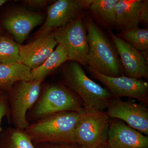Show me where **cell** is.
Wrapping results in <instances>:
<instances>
[{
    "label": "cell",
    "mask_w": 148,
    "mask_h": 148,
    "mask_svg": "<svg viewBox=\"0 0 148 148\" xmlns=\"http://www.w3.org/2000/svg\"><path fill=\"white\" fill-rule=\"evenodd\" d=\"M51 1L47 0H27L23 1L26 5L37 8H42L47 6Z\"/></svg>",
    "instance_id": "obj_24"
},
{
    "label": "cell",
    "mask_w": 148,
    "mask_h": 148,
    "mask_svg": "<svg viewBox=\"0 0 148 148\" xmlns=\"http://www.w3.org/2000/svg\"><path fill=\"white\" fill-rule=\"evenodd\" d=\"M66 61H69L66 49L62 46L58 45L55 50L41 65L31 70L29 81H43L46 77L56 71Z\"/></svg>",
    "instance_id": "obj_17"
},
{
    "label": "cell",
    "mask_w": 148,
    "mask_h": 148,
    "mask_svg": "<svg viewBox=\"0 0 148 148\" xmlns=\"http://www.w3.org/2000/svg\"><path fill=\"white\" fill-rule=\"evenodd\" d=\"M88 52V67L105 75H124V70L113 43L89 15H84Z\"/></svg>",
    "instance_id": "obj_1"
},
{
    "label": "cell",
    "mask_w": 148,
    "mask_h": 148,
    "mask_svg": "<svg viewBox=\"0 0 148 148\" xmlns=\"http://www.w3.org/2000/svg\"><path fill=\"white\" fill-rule=\"evenodd\" d=\"M4 92H4V91L0 90V94H2V93H4Z\"/></svg>",
    "instance_id": "obj_28"
},
{
    "label": "cell",
    "mask_w": 148,
    "mask_h": 148,
    "mask_svg": "<svg viewBox=\"0 0 148 148\" xmlns=\"http://www.w3.org/2000/svg\"><path fill=\"white\" fill-rule=\"evenodd\" d=\"M53 32L35 39L26 45H19V62L33 70L41 65L57 45Z\"/></svg>",
    "instance_id": "obj_14"
},
{
    "label": "cell",
    "mask_w": 148,
    "mask_h": 148,
    "mask_svg": "<svg viewBox=\"0 0 148 148\" xmlns=\"http://www.w3.org/2000/svg\"><path fill=\"white\" fill-rule=\"evenodd\" d=\"M119 0H92L88 8L100 23L107 27L114 25L115 7Z\"/></svg>",
    "instance_id": "obj_19"
},
{
    "label": "cell",
    "mask_w": 148,
    "mask_h": 148,
    "mask_svg": "<svg viewBox=\"0 0 148 148\" xmlns=\"http://www.w3.org/2000/svg\"><path fill=\"white\" fill-rule=\"evenodd\" d=\"M19 45L9 37L0 36V63L19 62Z\"/></svg>",
    "instance_id": "obj_21"
},
{
    "label": "cell",
    "mask_w": 148,
    "mask_h": 148,
    "mask_svg": "<svg viewBox=\"0 0 148 148\" xmlns=\"http://www.w3.org/2000/svg\"><path fill=\"white\" fill-rule=\"evenodd\" d=\"M6 2H7V1L6 0H0V7L1 6L4 4ZM2 32V29L1 26H0V34Z\"/></svg>",
    "instance_id": "obj_26"
},
{
    "label": "cell",
    "mask_w": 148,
    "mask_h": 148,
    "mask_svg": "<svg viewBox=\"0 0 148 148\" xmlns=\"http://www.w3.org/2000/svg\"><path fill=\"white\" fill-rule=\"evenodd\" d=\"M144 1L119 0L115 7L114 25L124 31L138 27Z\"/></svg>",
    "instance_id": "obj_15"
},
{
    "label": "cell",
    "mask_w": 148,
    "mask_h": 148,
    "mask_svg": "<svg viewBox=\"0 0 148 148\" xmlns=\"http://www.w3.org/2000/svg\"><path fill=\"white\" fill-rule=\"evenodd\" d=\"M92 0H58L48 7L45 23L35 39L64 27L88 8Z\"/></svg>",
    "instance_id": "obj_8"
},
{
    "label": "cell",
    "mask_w": 148,
    "mask_h": 148,
    "mask_svg": "<svg viewBox=\"0 0 148 148\" xmlns=\"http://www.w3.org/2000/svg\"><path fill=\"white\" fill-rule=\"evenodd\" d=\"M94 148H108V146L107 145V144H105L104 145H102L98 146V147Z\"/></svg>",
    "instance_id": "obj_27"
},
{
    "label": "cell",
    "mask_w": 148,
    "mask_h": 148,
    "mask_svg": "<svg viewBox=\"0 0 148 148\" xmlns=\"http://www.w3.org/2000/svg\"><path fill=\"white\" fill-rule=\"evenodd\" d=\"M140 22L147 24L148 23V1H144L143 9L141 12Z\"/></svg>",
    "instance_id": "obj_25"
},
{
    "label": "cell",
    "mask_w": 148,
    "mask_h": 148,
    "mask_svg": "<svg viewBox=\"0 0 148 148\" xmlns=\"http://www.w3.org/2000/svg\"><path fill=\"white\" fill-rule=\"evenodd\" d=\"M88 71L110 92L114 98L127 97L148 103V84L142 79L123 75L112 77L105 75L87 67Z\"/></svg>",
    "instance_id": "obj_9"
},
{
    "label": "cell",
    "mask_w": 148,
    "mask_h": 148,
    "mask_svg": "<svg viewBox=\"0 0 148 148\" xmlns=\"http://www.w3.org/2000/svg\"><path fill=\"white\" fill-rule=\"evenodd\" d=\"M65 86L81 100L87 112L104 111L113 98L106 88L87 77L81 66L70 61L64 70Z\"/></svg>",
    "instance_id": "obj_3"
},
{
    "label": "cell",
    "mask_w": 148,
    "mask_h": 148,
    "mask_svg": "<svg viewBox=\"0 0 148 148\" xmlns=\"http://www.w3.org/2000/svg\"><path fill=\"white\" fill-rule=\"evenodd\" d=\"M44 18L43 14L18 9L6 16L3 26L13 36L16 42L21 45L32 30L42 23Z\"/></svg>",
    "instance_id": "obj_13"
},
{
    "label": "cell",
    "mask_w": 148,
    "mask_h": 148,
    "mask_svg": "<svg viewBox=\"0 0 148 148\" xmlns=\"http://www.w3.org/2000/svg\"><path fill=\"white\" fill-rule=\"evenodd\" d=\"M36 148H88L77 143H40L34 144Z\"/></svg>",
    "instance_id": "obj_23"
},
{
    "label": "cell",
    "mask_w": 148,
    "mask_h": 148,
    "mask_svg": "<svg viewBox=\"0 0 148 148\" xmlns=\"http://www.w3.org/2000/svg\"><path fill=\"white\" fill-rule=\"evenodd\" d=\"M117 36L141 52L148 50V29L132 28L121 31Z\"/></svg>",
    "instance_id": "obj_20"
},
{
    "label": "cell",
    "mask_w": 148,
    "mask_h": 148,
    "mask_svg": "<svg viewBox=\"0 0 148 148\" xmlns=\"http://www.w3.org/2000/svg\"><path fill=\"white\" fill-rule=\"evenodd\" d=\"M126 76L137 79L148 77V62L141 51L109 30Z\"/></svg>",
    "instance_id": "obj_11"
},
{
    "label": "cell",
    "mask_w": 148,
    "mask_h": 148,
    "mask_svg": "<svg viewBox=\"0 0 148 148\" xmlns=\"http://www.w3.org/2000/svg\"><path fill=\"white\" fill-rule=\"evenodd\" d=\"M4 117H6L9 121L10 108L7 92L0 94V134L3 130L1 122Z\"/></svg>",
    "instance_id": "obj_22"
},
{
    "label": "cell",
    "mask_w": 148,
    "mask_h": 148,
    "mask_svg": "<svg viewBox=\"0 0 148 148\" xmlns=\"http://www.w3.org/2000/svg\"><path fill=\"white\" fill-rule=\"evenodd\" d=\"M84 15L82 13L66 26L53 32L57 44L66 49L69 61L87 66L88 45Z\"/></svg>",
    "instance_id": "obj_6"
},
{
    "label": "cell",
    "mask_w": 148,
    "mask_h": 148,
    "mask_svg": "<svg viewBox=\"0 0 148 148\" xmlns=\"http://www.w3.org/2000/svg\"><path fill=\"white\" fill-rule=\"evenodd\" d=\"M86 111H67L53 114L31 123L24 130L34 144L76 143L75 127Z\"/></svg>",
    "instance_id": "obj_2"
},
{
    "label": "cell",
    "mask_w": 148,
    "mask_h": 148,
    "mask_svg": "<svg viewBox=\"0 0 148 148\" xmlns=\"http://www.w3.org/2000/svg\"><path fill=\"white\" fill-rule=\"evenodd\" d=\"M31 70L20 62L0 63V90L8 92L16 82L29 81Z\"/></svg>",
    "instance_id": "obj_16"
},
{
    "label": "cell",
    "mask_w": 148,
    "mask_h": 148,
    "mask_svg": "<svg viewBox=\"0 0 148 148\" xmlns=\"http://www.w3.org/2000/svg\"><path fill=\"white\" fill-rule=\"evenodd\" d=\"M108 148H148V138L120 120H110Z\"/></svg>",
    "instance_id": "obj_12"
},
{
    "label": "cell",
    "mask_w": 148,
    "mask_h": 148,
    "mask_svg": "<svg viewBox=\"0 0 148 148\" xmlns=\"http://www.w3.org/2000/svg\"><path fill=\"white\" fill-rule=\"evenodd\" d=\"M85 110L81 100L66 86L48 85L42 88L38 98L27 113V119L31 124L58 113Z\"/></svg>",
    "instance_id": "obj_4"
},
{
    "label": "cell",
    "mask_w": 148,
    "mask_h": 148,
    "mask_svg": "<svg viewBox=\"0 0 148 148\" xmlns=\"http://www.w3.org/2000/svg\"><path fill=\"white\" fill-rule=\"evenodd\" d=\"M0 148H36L24 130L9 127L0 134Z\"/></svg>",
    "instance_id": "obj_18"
},
{
    "label": "cell",
    "mask_w": 148,
    "mask_h": 148,
    "mask_svg": "<svg viewBox=\"0 0 148 148\" xmlns=\"http://www.w3.org/2000/svg\"><path fill=\"white\" fill-rule=\"evenodd\" d=\"M106 109L110 119L124 121L130 127L148 135V109L146 106L132 101H124L113 97Z\"/></svg>",
    "instance_id": "obj_10"
},
{
    "label": "cell",
    "mask_w": 148,
    "mask_h": 148,
    "mask_svg": "<svg viewBox=\"0 0 148 148\" xmlns=\"http://www.w3.org/2000/svg\"><path fill=\"white\" fill-rule=\"evenodd\" d=\"M110 119L105 111H86L75 127L76 143L94 148L107 143Z\"/></svg>",
    "instance_id": "obj_7"
},
{
    "label": "cell",
    "mask_w": 148,
    "mask_h": 148,
    "mask_svg": "<svg viewBox=\"0 0 148 148\" xmlns=\"http://www.w3.org/2000/svg\"><path fill=\"white\" fill-rule=\"evenodd\" d=\"M42 81H20L8 92L10 108L9 122L13 127L25 130L29 126L27 114L34 105L42 90Z\"/></svg>",
    "instance_id": "obj_5"
}]
</instances>
